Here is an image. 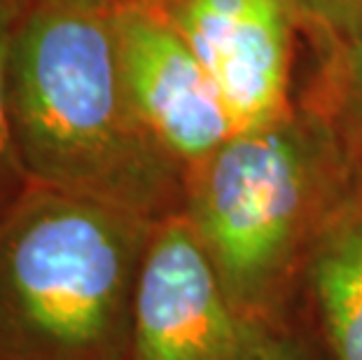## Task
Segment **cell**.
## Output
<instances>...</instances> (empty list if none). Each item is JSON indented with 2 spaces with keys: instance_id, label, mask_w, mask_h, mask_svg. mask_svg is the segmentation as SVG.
<instances>
[{
  "instance_id": "obj_10",
  "label": "cell",
  "mask_w": 362,
  "mask_h": 360,
  "mask_svg": "<svg viewBox=\"0 0 362 360\" xmlns=\"http://www.w3.org/2000/svg\"><path fill=\"white\" fill-rule=\"evenodd\" d=\"M304 24L322 40H337L362 21V0H297Z\"/></svg>"
},
{
  "instance_id": "obj_6",
  "label": "cell",
  "mask_w": 362,
  "mask_h": 360,
  "mask_svg": "<svg viewBox=\"0 0 362 360\" xmlns=\"http://www.w3.org/2000/svg\"><path fill=\"white\" fill-rule=\"evenodd\" d=\"M112 26L131 105L189 173L236 134L218 87L164 12L122 10Z\"/></svg>"
},
{
  "instance_id": "obj_12",
  "label": "cell",
  "mask_w": 362,
  "mask_h": 360,
  "mask_svg": "<svg viewBox=\"0 0 362 360\" xmlns=\"http://www.w3.org/2000/svg\"><path fill=\"white\" fill-rule=\"evenodd\" d=\"M49 3H64V5L84 7V10L115 14V12H122V10H134V7L164 12L173 0H49Z\"/></svg>"
},
{
  "instance_id": "obj_2",
  "label": "cell",
  "mask_w": 362,
  "mask_h": 360,
  "mask_svg": "<svg viewBox=\"0 0 362 360\" xmlns=\"http://www.w3.org/2000/svg\"><path fill=\"white\" fill-rule=\"evenodd\" d=\"M353 159L332 117L304 101L187 173L182 216L250 325H272L315 236L356 190Z\"/></svg>"
},
{
  "instance_id": "obj_3",
  "label": "cell",
  "mask_w": 362,
  "mask_h": 360,
  "mask_svg": "<svg viewBox=\"0 0 362 360\" xmlns=\"http://www.w3.org/2000/svg\"><path fill=\"white\" fill-rule=\"evenodd\" d=\"M155 225L30 182L0 216V360H129Z\"/></svg>"
},
{
  "instance_id": "obj_8",
  "label": "cell",
  "mask_w": 362,
  "mask_h": 360,
  "mask_svg": "<svg viewBox=\"0 0 362 360\" xmlns=\"http://www.w3.org/2000/svg\"><path fill=\"white\" fill-rule=\"evenodd\" d=\"M329 64L325 68V94L318 105L344 136L351 152H362V21L349 33L325 40Z\"/></svg>"
},
{
  "instance_id": "obj_5",
  "label": "cell",
  "mask_w": 362,
  "mask_h": 360,
  "mask_svg": "<svg viewBox=\"0 0 362 360\" xmlns=\"http://www.w3.org/2000/svg\"><path fill=\"white\" fill-rule=\"evenodd\" d=\"M164 14L211 75L236 134L295 108L292 64L306 26L297 0H173Z\"/></svg>"
},
{
  "instance_id": "obj_9",
  "label": "cell",
  "mask_w": 362,
  "mask_h": 360,
  "mask_svg": "<svg viewBox=\"0 0 362 360\" xmlns=\"http://www.w3.org/2000/svg\"><path fill=\"white\" fill-rule=\"evenodd\" d=\"M30 0H0V216L30 185L14 145L10 110H7V57L21 14Z\"/></svg>"
},
{
  "instance_id": "obj_11",
  "label": "cell",
  "mask_w": 362,
  "mask_h": 360,
  "mask_svg": "<svg viewBox=\"0 0 362 360\" xmlns=\"http://www.w3.org/2000/svg\"><path fill=\"white\" fill-rule=\"evenodd\" d=\"M248 360H311V358L295 337L274 330V325H269L259 330Z\"/></svg>"
},
{
  "instance_id": "obj_1",
  "label": "cell",
  "mask_w": 362,
  "mask_h": 360,
  "mask_svg": "<svg viewBox=\"0 0 362 360\" xmlns=\"http://www.w3.org/2000/svg\"><path fill=\"white\" fill-rule=\"evenodd\" d=\"M7 110L30 182L155 222L182 213L187 171L129 101L112 14L30 0L10 42Z\"/></svg>"
},
{
  "instance_id": "obj_7",
  "label": "cell",
  "mask_w": 362,
  "mask_h": 360,
  "mask_svg": "<svg viewBox=\"0 0 362 360\" xmlns=\"http://www.w3.org/2000/svg\"><path fill=\"white\" fill-rule=\"evenodd\" d=\"M304 272L329 356L362 360V182L322 225Z\"/></svg>"
},
{
  "instance_id": "obj_4",
  "label": "cell",
  "mask_w": 362,
  "mask_h": 360,
  "mask_svg": "<svg viewBox=\"0 0 362 360\" xmlns=\"http://www.w3.org/2000/svg\"><path fill=\"white\" fill-rule=\"evenodd\" d=\"M259 330L236 311L189 220H159L136 281L129 360H248Z\"/></svg>"
}]
</instances>
